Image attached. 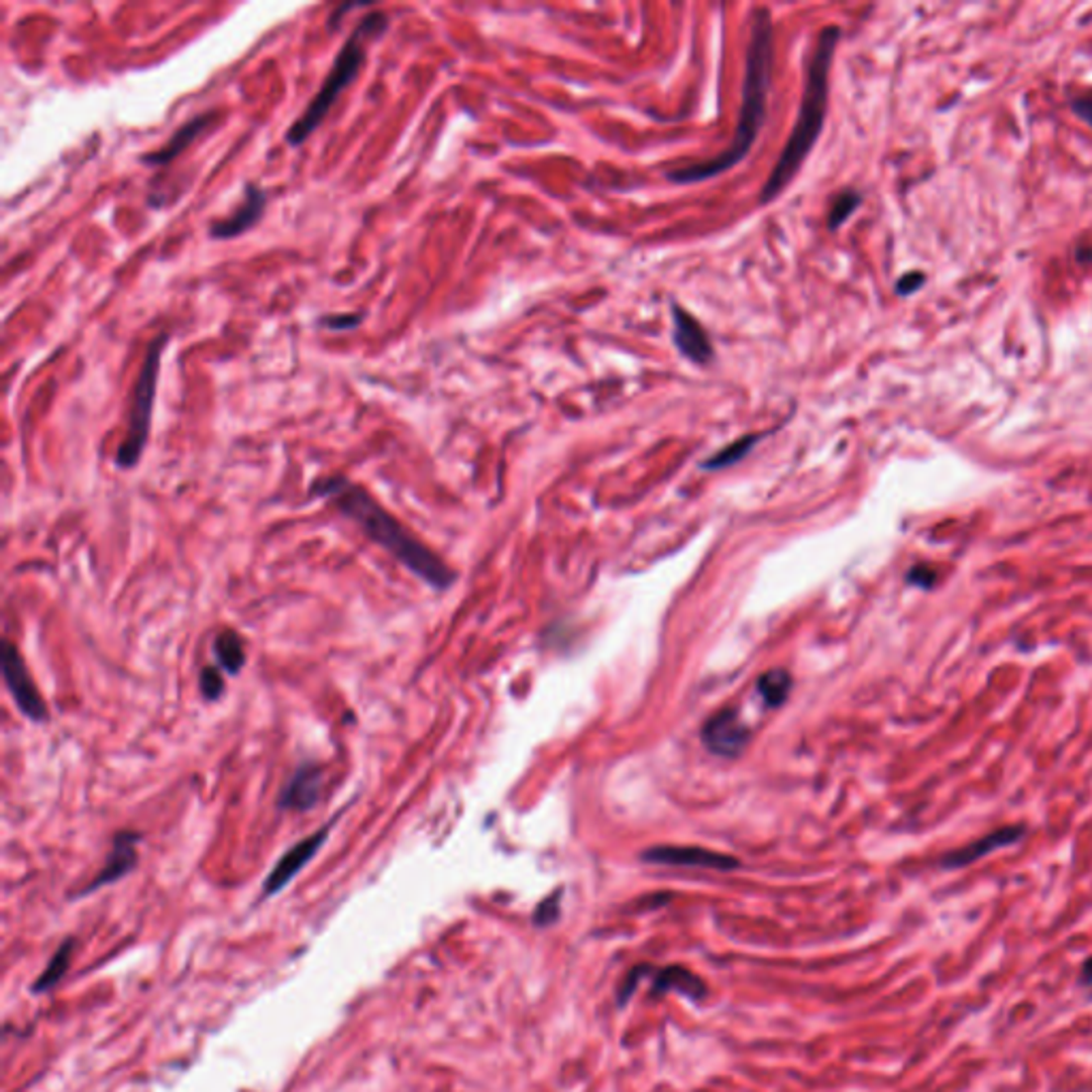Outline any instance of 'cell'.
Returning <instances> with one entry per match:
<instances>
[{
	"mask_svg": "<svg viewBox=\"0 0 1092 1092\" xmlns=\"http://www.w3.org/2000/svg\"><path fill=\"white\" fill-rule=\"evenodd\" d=\"M312 495L329 499L331 506L353 521L372 542L436 592L448 590L457 581L455 570L418 540L395 514H390L366 487L348 481L346 476H329L312 485Z\"/></svg>",
	"mask_w": 1092,
	"mask_h": 1092,
	"instance_id": "obj_1",
	"label": "cell"
},
{
	"mask_svg": "<svg viewBox=\"0 0 1092 1092\" xmlns=\"http://www.w3.org/2000/svg\"><path fill=\"white\" fill-rule=\"evenodd\" d=\"M770 66H773V20L768 9H755L751 22V41L747 50V68L743 83V107H740L732 144L717 157L700 161L668 173L675 184H696L730 171L743 161L758 139L768 109Z\"/></svg>",
	"mask_w": 1092,
	"mask_h": 1092,
	"instance_id": "obj_2",
	"label": "cell"
},
{
	"mask_svg": "<svg viewBox=\"0 0 1092 1092\" xmlns=\"http://www.w3.org/2000/svg\"><path fill=\"white\" fill-rule=\"evenodd\" d=\"M838 39H841V28L825 26L818 37L814 52H811L801 111H798V120L790 133L788 144L783 148L777 164L773 166V171H770L760 192L762 205L775 201L788 188L790 181L801 171L811 150L818 144V137L823 129L825 109H828V77Z\"/></svg>",
	"mask_w": 1092,
	"mask_h": 1092,
	"instance_id": "obj_3",
	"label": "cell"
},
{
	"mask_svg": "<svg viewBox=\"0 0 1092 1092\" xmlns=\"http://www.w3.org/2000/svg\"><path fill=\"white\" fill-rule=\"evenodd\" d=\"M386 31L388 16L384 11H372L368 16H363V20L355 26L353 35L346 39L340 54L335 55L331 71L323 81V86H320L318 94L303 109V114L295 120V124L286 131L288 146L299 148L325 122L333 105L338 103V96L361 75L363 64H366L368 58V46L372 41L381 39Z\"/></svg>",
	"mask_w": 1092,
	"mask_h": 1092,
	"instance_id": "obj_4",
	"label": "cell"
},
{
	"mask_svg": "<svg viewBox=\"0 0 1092 1092\" xmlns=\"http://www.w3.org/2000/svg\"><path fill=\"white\" fill-rule=\"evenodd\" d=\"M166 344H169V335L161 333L150 342L146 350L142 370H139L135 390H133V403H131L129 425H126V436L116 455V466L122 470L135 468L146 451L150 427H152L154 399H157L163 350L166 348Z\"/></svg>",
	"mask_w": 1092,
	"mask_h": 1092,
	"instance_id": "obj_5",
	"label": "cell"
},
{
	"mask_svg": "<svg viewBox=\"0 0 1092 1092\" xmlns=\"http://www.w3.org/2000/svg\"><path fill=\"white\" fill-rule=\"evenodd\" d=\"M3 677L13 703H16L22 715L35 723H46L50 719L46 700L41 698L18 647L9 640H5L3 645Z\"/></svg>",
	"mask_w": 1092,
	"mask_h": 1092,
	"instance_id": "obj_6",
	"label": "cell"
},
{
	"mask_svg": "<svg viewBox=\"0 0 1092 1092\" xmlns=\"http://www.w3.org/2000/svg\"><path fill=\"white\" fill-rule=\"evenodd\" d=\"M340 819V814L335 816L329 823L320 825V830H316L314 834L301 838V841L297 845H292L282 858L277 860V864L272 869V873L268 875V879H265L263 884V896H273L277 892H282L292 879H295L303 866L310 862L316 853L320 851V847L325 845V841L331 834V828L335 825V821Z\"/></svg>",
	"mask_w": 1092,
	"mask_h": 1092,
	"instance_id": "obj_7",
	"label": "cell"
},
{
	"mask_svg": "<svg viewBox=\"0 0 1092 1092\" xmlns=\"http://www.w3.org/2000/svg\"><path fill=\"white\" fill-rule=\"evenodd\" d=\"M268 199H270L268 190L261 188L259 184H246L240 207H237L235 212L229 214L227 218L212 222V227L207 231L209 237H212V240H233V237H240L252 227H257L265 214V209H268Z\"/></svg>",
	"mask_w": 1092,
	"mask_h": 1092,
	"instance_id": "obj_8",
	"label": "cell"
},
{
	"mask_svg": "<svg viewBox=\"0 0 1092 1092\" xmlns=\"http://www.w3.org/2000/svg\"><path fill=\"white\" fill-rule=\"evenodd\" d=\"M323 766L314 762H303L290 775L286 786L279 792L277 809L297 811L305 814L318 805L320 792H323Z\"/></svg>",
	"mask_w": 1092,
	"mask_h": 1092,
	"instance_id": "obj_9",
	"label": "cell"
},
{
	"mask_svg": "<svg viewBox=\"0 0 1092 1092\" xmlns=\"http://www.w3.org/2000/svg\"><path fill=\"white\" fill-rule=\"evenodd\" d=\"M139 841H142V834H139V832L120 830L114 836V843H111V851H109V856L103 864V869L99 871V875H96L90 881L86 888L79 892V896H86V894H92V892L101 890L109 884H116V881H120L122 877L129 875L135 869L137 860H139V853H137Z\"/></svg>",
	"mask_w": 1092,
	"mask_h": 1092,
	"instance_id": "obj_10",
	"label": "cell"
},
{
	"mask_svg": "<svg viewBox=\"0 0 1092 1092\" xmlns=\"http://www.w3.org/2000/svg\"><path fill=\"white\" fill-rule=\"evenodd\" d=\"M703 740L709 751L723 758H734L749 740L747 725L740 721L738 712L732 709H723L712 715L703 727Z\"/></svg>",
	"mask_w": 1092,
	"mask_h": 1092,
	"instance_id": "obj_11",
	"label": "cell"
},
{
	"mask_svg": "<svg viewBox=\"0 0 1092 1092\" xmlns=\"http://www.w3.org/2000/svg\"><path fill=\"white\" fill-rule=\"evenodd\" d=\"M1025 825H1003V828L994 830L982 838H977V841L964 845L960 849H954L945 853V856L941 858V866L947 871H954V869H964V866H969L977 860H982L984 856H988V853H994L999 851L1003 847H1010V845H1016L1022 836H1025Z\"/></svg>",
	"mask_w": 1092,
	"mask_h": 1092,
	"instance_id": "obj_12",
	"label": "cell"
},
{
	"mask_svg": "<svg viewBox=\"0 0 1092 1092\" xmlns=\"http://www.w3.org/2000/svg\"><path fill=\"white\" fill-rule=\"evenodd\" d=\"M642 858L653 864H672V866H694V869H715L732 871L738 866V860L725 856L719 851H710L703 847H653L642 853Z\"/></svg>",
	"mask_w": 1092,
	"mask_h": 1092,
	"instance_id": "obj_13",
	"label": "cell"
},
{
	"mask_svg": "<svg viewBox=\"0 0 1092 1092\" xmlns=\"http://www.w3.org/2000/svg\"><path fill=\"white\" fill-rule=\"evenodd\" d=\"M672 320H675V344L679 353L696 366H707L712 359V344L705 327L679 303H672Z\"/></svg>",
	"mask_w": 1092,
	"mask_h": 1092,
	"instance_id": "obj_14",
	"label": "cell"
},
{
	"mask_svg": "<svg viewBox=\"0 0 1092 1092\" xmlns=\"http://www.w3.org/2000/svg\"><path fill=\"white\" fill-rule=\"evenodd\" d=\"M212 118H214V114H199V116L190 118L188 122H184L179 126V129L169 137V142H166L163 148L144 154L142 163L150 164V166L169 164L194 142V139L201 135V131H205V126L212 122Z\"/></svg>",
	"mask_w": 1092,
	"mask_h": 1092,
	"instance_id": "obj_15",
	"label": "cell"
},
{
	"mask_svg": "<svg viewBox=\"0 0 1092 1092\" xmlns=\"http://www.w3.org/2000/svg\"><path fill=\"white\" fill-rule=\"evenodd\" d=\"M214 657L224 675L237 677L246 666V642L235 629H222L214 640Z\"/></svg>",
	"mask_w": 1092,
	"mask_h": 1092,
	"instance_id": "obj_16",
	"label": "cell"
},
{
	"mask_svg": "<svg viewBox=\"0 0 1092 1092\" xmlns=\"http://www.w3.org/2000/svg\"><path fill=\"white\" fill-rule=\"evenodd\" d=\"M655 990H677L681 994H685V997H690L694 1001L703 999L707 994V988L705 984L700 982V977H696L694 973H690L688 969H681V967H670V969H662L657 971V982H655Z\"/></svg>",
	"mask_w": 1092,
	"mask_h": 1092,
	"instance_id": "obj_17",
	"label": "cell"
},
{
	"mask_svg": "<svg viewBox=\"0 0 1092 1092\" xmlns=\"http://www.w3.org/2000/svg\"><path fill=\"white\" fill-rule=\"evenodd\" d=\"M73 949H75V941H73V939H66L58 949L54 951V956H52L50 962L46 964L44 973H41L37 982L33 984V992H37V994L48 992V990H52L55 984L60 982V979H62L64 973H66V969H68V964H71Z\"/></svg>",
	"mask_w": 1092,
	"mask_h": 1092,
	"instance_id": "obj_18",
	"label": "cell"
},
{
	"mask_svg": "<svg viewBox=\"0 0 1092 1092\" xmlns=\"http://www.w3.org/2000/svg\"><path fill=\"white\" fill-rule=\"evenodd\" d=\"M792 688V677L786 670H768L758 679V694L764 698L768 707H779L786 703Z\"/></svg>",
	"mask_w": 1092,
	"mask_h": 1092,
	"instance_id": "obj_19",
	"label": "cell"
},
{
	"mask_svg": "<svg viewBox=\"0 0 1092 1092\" xmlns=\"http://www.w3.org/2000/svg\"><path fill=\"white\" fill-rule=\"evenodd\" d=\"M758 440H760L758 433H751V436L738 438V440L732 442L730 446L721 448V451H719L717 455H712L710 459H707L703 466L709 468V470H721V468H727V466H734V464H738V461L743 459V457L751 451V448H753L755 444H758Z\"/></svg>",
	"mask_w": 1092,
	"mask_h": 1092,
	"instance_id": "obj_20",
	"label": "cell"
},
{
	"mask_svg": "<svg viewBox=\"0 0 1092 1092\" xmlns=\"http://www.w3.org/2000/svg\"><path fill=\"white\" fill-rule=\"evenodd\" d=\"M860 203H862V194L858 190L847 188L841 194H836V199L830 205L828 229L836 231L838 227H843V224L849 220V216L860 207Z\"/></svg>",
	"mask_w": 1092,
	"mask_h": 1092,
	"instance_id": "obj_21",
	"label": "cell"
},
{
	"mask_svg": "<svg viewBox=\"0 0 1092 1092\" xmlns=\"http://www.w3.org/2000/svg\"><path fill=\"white\" fill-rule=\"evenodd\" d=\"M199 690H201L203 700H207V703H216V700L222 698V694H224V679H222V675H220V668L207 666V668L201 670V675H199Z\"/></svg>",
	"mask_w": 1092,
	"mask_h": 1092,
	"instance_id": "obj_22",
	"label": "cell"
},
{
	"mask_svg": "<svg viewBox=\"0 0 1092 1092\" xmlns=\"http://www.w3.org/2000/svg\"><path fill=\"white\" fill-rule=\"evenodd\" d=\"M361 320H363V314H331L320 318L318 323L333 331H348V329H357L361 325Z\"/></svg>",
	"mask_w": 1092,
	"mask_h": 1092,
	"instance_id": "obj_23",
	"label": "cell"
},
{
	"mask_svg": "<svg viewBox=\"0 0 1092 1092\" xmlns=\"http://www.w3.org/2000/svg\"><path fill=\"white\" fill-rule=\"evenodd\" d=\"M927 282V277H924V273L920 272H912V273H905L899 282H896V292H899L901 297H907V295H914L916 290H920V286Z\"/></svg>",
	"mask_w": 1092,
	"mask_h": 1092,
	"instance_id": "obj_24",
	"label": "cell"
},
{
	"mask_svg": "<svg viewBox=\"0 0 1092 1092\" xmlns=\"http://www.w3.org/2000/svg\"><path fill=\"white\" fill-rule=\"evenodd\" d=\"M934 581H936V572L932 568L916 566V568L909 570V583L920 585V587H930Z\"/></svg>",
	"mask_w": 1092,
	"mask_h": 1092,
	"instance_id": "obj_25",
	"label": "cell"
},
{
	"mask_svg": "<svg viewBox=\"0 0 1092 1092\" xmlns=\"http://www.w3.org/2000/svg\"><path fill=\"white\" fill-rule=\"evenodd\" d=\"M555 916H557V896H553V899L544 901L540 905L538 914H536V924H542V927H544V924H551L555 920Z\"/></svg>",
	"mask_w": 1092,
	"mask_h": 1092,
	"instance_id": "obj_26",
	"label": "cell"
},
{
	"mask_svg": "<svg viewBox=\"0 0 1092 1092\" xmlns=\"http://www.w3.org/2000/svg\"><path fill=\"white\" fill-rule=\"evenodd\" d=\"M1073 111L1092 126V96H1077V99H1073Z\"/></svg>",
	"mask_w": 1092,
	"mask_h": 1092,
	"instance_id": "obj_27",
	"label": "cell"
},
{
	"mask_svg": "<svg viewBox=\"0 0 1092 1092\" xmlns=\"http://www.w3.org/2000/svg\"><path fill=\"white\" fill-rule=\"evenodd\" d=\"M1082 984H1092V958H1088L1082 967Z\"/></svg>",
	"mask_w": 1092,
	"mask_h": 1092,
	"instance_id": "obj_28",
	"label": "cell"
}]
</instances>
